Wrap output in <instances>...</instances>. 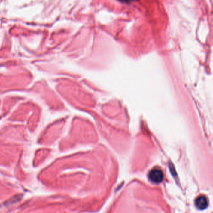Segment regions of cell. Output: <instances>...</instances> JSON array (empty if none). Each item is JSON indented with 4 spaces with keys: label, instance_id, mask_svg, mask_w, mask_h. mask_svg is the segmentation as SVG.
I'll list each match as a JSON object with an SVG mask.
<instances>
[{
    "label": "cell",
    "instance_id": "2",
    "mask_svg": "<svg viewBox=\"0 0 213 213\" xmlns=\"http://www.w3.org/2000/svg\"><path fill=\"white\" fill-rule=\"evenodd\" d=\"M195 205L196 208L200 210L206 209L208 206V201L206 197H205L204 196H200L198 197L195 201Z\"/></svg>",
    "mask_w": 213,
    "mask_h": 213
},
{
    "label": "cell",
    "instance_id": "3",
    "mask_svg": "<svg viewBox=\"0 0 213 213\" xmlns=\"http://www.w3.org/2000/svg\"><path fill=\"white\" fill-rule=\"evenodd\" d=\"M118 1H120L121 3H129L131 0H118Z\"/></svg>",
    "mask_w": 213,
    "mask_h": 213
},
{
    "label": "cell",
    "instance_id": "1",
    "mask_svg": "<svg viewBox=\"0 0 213 213\" xmlns=\"http://www.w3.org/2000/svg\"><path fill=\"white\" fill-rule=\"evenodd\" d=\"M148 176L151 182L158 184L162 182L163 180V173L160 169L154 168L149 172Z\"/></svg>",
    "mask_w": 213,
    "mask_h": 213
}]
</instances>
